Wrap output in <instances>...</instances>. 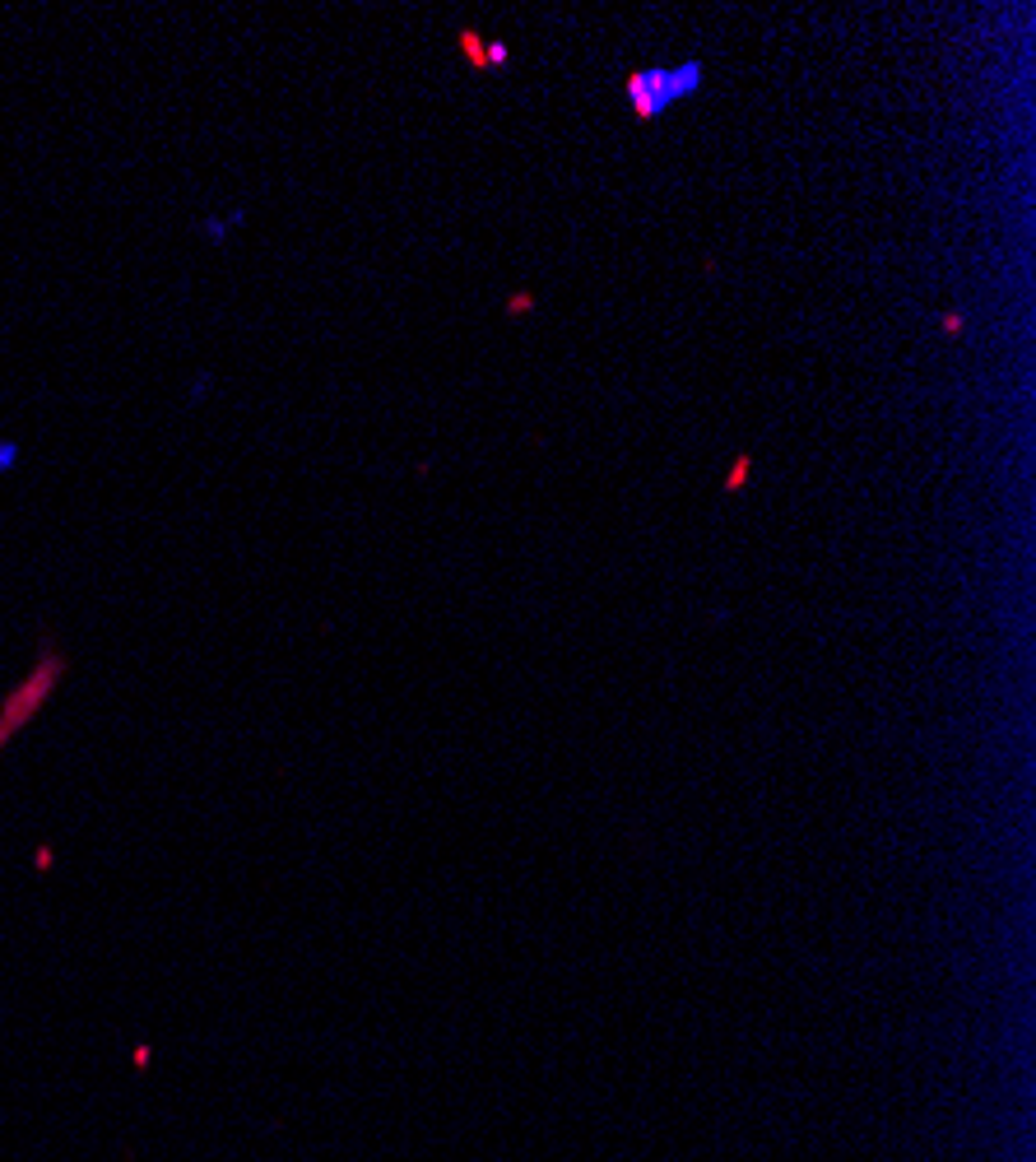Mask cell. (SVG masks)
Instances as JSON below:
<instances>
[{
  "mask_svg": "<svg viewBox=\"0 0 1036 1162\" xmlns=\"http://www.w3.org/2000/svg\"><path fill=\"white\" fill-rule=\"evenodd\" d=\"M507 307H512V316H520V312H530V307H534V293H517V298L507 302Z\"/></svg>",
  "mask_w": 1036,
  "mask_h": 1162,
  "instance_id": "5",
  "label": "cell"
},
{
  "mask_svg": "<svg viewBox=\"0 0 1036 1162\" xmlns=\"http://www.w3.org/2000/svg\"><path fill=\"white\" fill-rule=\"evenodd\" d=\"M61 665H66V660H61L57 651H43L38 670H33V675L24 679L10 698H5V707H0V745H5V740H15L19 726L33 721V712L52 698V689H57V679H61Z\"/></svg>",
  "mask_w": 1036,
  "mask_h": 1162,
  "instance_id": "2",
  "label": "cell"
},
{
  "mask_svg": "<svg viewBox=\"0 0 1036 1162\" xmlns=\"http://www.w3.org/2000/svg\"><path fill=\"white\" fill-rule=\"evenodd\" d=\"M456 47H461V57L470 71H498V66L512 61L507 43H484L475 29H456Z\"/></svg>",
  "mask_w": 1036,
  "mask_h": 1162,
  "instance_id": "3",
  "label": "cell"
},
{
  "mask_svg": "<svg viewBox=\"0 0 1036 1162\" xmlns=\"http://www.w3.org/2000/svg\"><path fill=\"white\" fill-rule=\"evenodd\" d=\"M944 330H949V335H958V330H962V316L949 312V316H944Z\"/></svg>",
  "mask_w": 1036,
  "mask_h": 1162,
  "instance_id": "6",
  "label": "cell"
},
{
  "mask_svg": "<svg viewBox=\"0 0 1036 1162\" xmlns=\"http://www.w3.org/2000/svg\"><path fill=\"white\" fill-rule=\"evenodd\" d=\"M749 474H753V460L749 456H734V465H730V474H725V484H720V488H725V493H739Z\"/></svg>",
  "mask_w": 1036,
  "mask_h": 1162,
  "instance_id": "4",
  "label": "cell"
},
{
  "mask_svg": "<svg viewBox=\"0 0 1036 1162\" xmlns=\"http://www.w3.org/2000/svg\"><path fill=\"white\" fill-rule=\"evenodd\" d=\"M706 80L702 61H683V66H647V71H633L623 80V93H628V107L637 112V121H656L665 107L692 98Z\"/></svg>",
  "mask_w": 1036,
  "mask_h": 1162,
  "instance_id": "1",
  "label": "cell"
}]
</instances>
